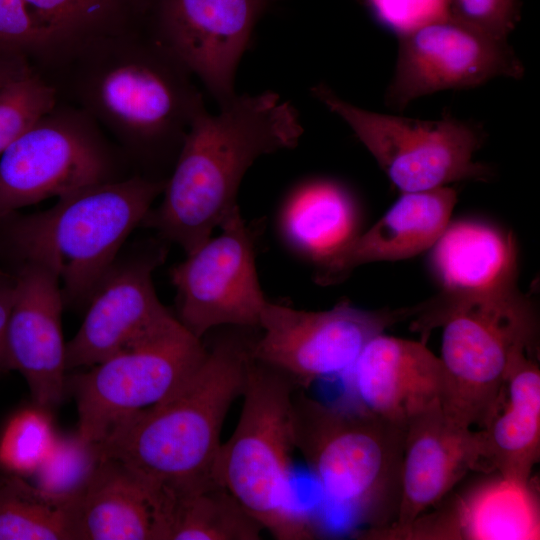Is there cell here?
Instances as JSON below:
<instances>
[{
	"mask_svg": "<svg viewBox=\"0 0 540 540\" xmlns=\"http://www.w3.org/2000/svg\"><path fill=\"white\" fill-rule=\"evenodd\" d=\"M0 540H75L72 503H61L24 477L0 472Z\"/></svg>",
	"mask_w": 540,
	"mask_h": 540,
	"instance_id": "cell-27",
	"label": "cell"
},
{
	"mask_svg": "<svg viewBox=\"0 0 540 540\" xmlns=\"http://www.w3.org/2000/svg\"><path fill=\"white\" fill-rule=\"evenodd\" d=\"M526 351L512 355L505 382L508 399L478 431L481 462L522 485L532 481L540 459V371Z\"/></svg>",
	"mask_w": 540,
	"mask_h": 540,
	"instance_id": "cell-23",
	"label": "cell"
},
{
	"mask_svg": "<svg viewBox=\"0 0 540 540\" xmlns=\"http://www.w3.org/2000/svg\"><path fill=\"white\" fill-rule=\"evenodd\" d=\"M523 75L524 66L506 39L450 17L398 37L395 71L384 100L391 109L403 111L428 94Z\"/></svg>",
	"mask_w": 540,
	"mask_h": 540,
	"instance_id": "cell-14",
	"label": "cell"
},
{
	"mask_svg": "<svg viewBox=\"0 0 540 540\" xmlns=\"http://www.w3.org/2000/svg\"><path fill=\"white\" fill-rule=\"evenodd\" d=\"M126 155L134 174L169 176L204 106L188 68L145 30L98 37L39 74Z\"/></svg>",
	"mask_w": 540,
	"mask_h": 540,
	"instance_id": "cell-1",
	"label": "cell"
},
{
	"mask_svg": "<svg viewBox=\"0 0 540 540\" xmlns=\"http://www.w3.org/2000/svg\"><path fill=\"white\" fill-rule=\"evenodd\" d=\"M456 201L448 186L402 193L371 228L316 262L315 281L335 284L364 264L402 260L431 248L449 224Z\"/></svg>",
	"mask_w": 540,
	"mask_h": 540,
	"instance_id": "cell-20",
	"label": "cell"
},
{
	"mask_svg": "<svg viewBox=\"0 0 540 540\" xmlns=\"http://www.w3.org/2000/svg\"><path fill=\"white\" fill-rule=\"evenodd\" d=\"M219 228L170 271L178 320L199 339L219 327L259 328L268 301L256 269L259 223H246L238 210Z\"/></svg>",
	"mask_w": 540,
	"mask_h": 540,
	"instance_id": "cell-12",
	"label": "cell"
},
{
	"mask_svg": "<svg viewBox=\"0 0 540 540\" xmlns=\"http://www.w3.org/2000/svg\"><path fill=\"white\" fill-rule=\"evenodd\" d=\"M46 43L42 72L92 39L146 30L156 0H23ZM147 31V30H146Z\"/></svg>",
	"mask_w": 540,
	"mask_h": 540,
	"instance_id": "cell-24",
	"label": "cell"
},
{
	"mask_svg": "<svg viewBox=\"0 0 540 540\" xmlns=\"http://www.w3.org/2000/svg\"><path fill=\"white\" fill-rule=\"evenodd\" d=\"M72 516L75 540H158L156 492L112 458H101Z\"/></svg>",
	"mask_w": 540,
	"mask_h": 540,
	"instance_id": "cell-21",
	"label": "cell"
},
{
	"mask_svg": "<svg viewBox=\"0 0 540 540\" xmlns=\"http://www.w3.org/2000/svg\"><path fill=\"white\" fill-rule=\"evenodd\" d=\"M10 371L5 344L0 341V373L5 374Z\"/></svg>",
	"mask_w": 540,
	"mask_h": 540,
	"instance_id": "cell-35",
	"label": "cell"
},
{
	"mask_svg": "<svg viewBox=\"0 0 540 540\" xmlns=\"http://www.w3.org/2000/svg\"><path fill=\"white\" fill-rule=\"evenodd\" d=\"M424 303L397 310H365L346 301L324 311L265 304L251 355L289 376L298 389L340 374L366 344L395 323L418 314Z\"/></svg>",
	"mask_w": 540,
	"mask_h": 540,
	"instance_id": "cell-11",
	"label": "cell"
},
{
	"mask_svg": "<svg viewBox=\"0 0 540 540\" xmlns=\"http://www.w3.org/2000/svg\"><path fill=\"white\" fill-rule=\"evenodd\" d=\"M165 182L132 174L59 197L44 211L0 218V259L11 267L27 261L47 266L65 305L86 306Z\"/></svg>",
	"mask_w": 540,
	"mask_h": 540,
	"instance_id": "cell-4",
	"label": "cell"
},
{
	"mask_svg": "<svg viewBox=\"0 0 540 540\" xmlns=\"http://www.w3.org/2000/svg\"><path fill=\"white\" fill-rule=\"evenodd\" d=\"M312 95L343 119L402 192L427 191L461 180H487L489 166L474 160L484 131L470 120H421L359 108L319 83Z\"/></svg>",
	"mask_w": 540,
	"mask_h": 540,
	"instance_id": "cell-9",
	"label": "cell"
},
{
	"mask_svg": "<svg viewBox=\"0 0 540 540\" xmlns=\"http://www.w3.org/2000/svg\"><path fill=\"white\" fill-rule=\"evenodd\" d=\"M0 48L25 56L34 71L44 61V35L23 0H0Z\"/></svg>",
	"mask_w": 540,
	"mask_h": 540,
	"instance_id": "cell-32",
	"label": "cell"
},
{
	"mask_svg": "<svg viewBox=\"0 0 540 540\" xmlns=\"http://www.w3.org/2000/svg\"><path fill=\"white\" fill-rule=\"evenodd\" d=\"M58 102L57 94L38 73L0 89V155Z\"/></svg>",
	"mask_w": 540,
	"mask_h": 540,
	"instance_id": "cell-30",
	"label": "cell"
},
{
	"mask_svg": "<svg viewBox=\"0 0 540 540\" xmlns=\"http://www.w3.org/2000/svg\"><path fill=\"white\" fill-rule=\"evenodd\" d=\"M277 0H157L147 32L200 79L218 103L237 95L234 78L254 27Z\"/></svg>",
	"mask_w": 540,
	"mask_h": 540,
	"instance_id": "cell-15",
	"label": "cell"
},
{
	"mask_svg": "<svg viewBox=\"0 0 540 540\" xmlns=\"http://www.w3.org/2000/svg\"><path fill=\"white\" fill-rule=\"evenodd\" d=\"M33 72L35 71L25 56L9 49L0 48V89Z\"/></svg>",
	"mask_w": 540,
	"mask_h": 540,
	"instance_id": "cell-34",
	"label": "cell"
},
{
	"mask_svg": "<svg viewBox=\"0 0 540 540\" xmlns=\"http://www.w3.org/2000/svg\"><path fill=\"white\" fill-rule=\"evenodd\" d=\"M374 21L397 37L451 17L449 0H357Z\"/></svg>",
	"mask_w": 540,
	"mask_h": 540,
	"instance_id": "cell-31",
	"label": "cell"
},
{
	"mask_svg": "<svg viewBox=\"0 0 540 540\" xmlns=\"http://www.w3.org/2000/svg\"><path fill=\"white\" fill-rule=\"evenodd\" d=\"M165 256L161 239L116 259L88 300L78 331L66 343L67 370L89 368L181 324L159 300L153 284V272Z\"/></svg>",
	"mask_w": 540,
	"mask_h": 540,
	"instance_id": "cell-13",
	"label": "cell"
},
{
	"mask_svg": "<svg viewBox=\"0 0 540 540\" xmlns=\"http://www.w3.org/2000/svg\"><path fill=\"white\" fill-rule=\"evenodd\" d=\"M349 371L350 405L380 418L406 425L441 403L443 364L423 343L379 334Z\"/></svg>",
	"mask_w": 540,
	"mask_h": 540,
	"instance_id": "cell-18",
	"label": "cell"
},
{
	"mask_svg": "<svg viewBox=\"0 0 540 540\" xmlns=\"http://www.w3.org/2000/svg\"><path fill=\"white\" fill-rule=\"evenodd\" d=\"M298 389L279 369L251 354L242 409L231 437L221 445L217 481L277 540H309L310 518L295 504L291 490V409Z\"/></svg>",
	"mask_w": 540,
	"mask_h": 540,
	"instance_id": "cell-6",
	"label": "cell"
},
{
	"mask_svg": "<svg viewBox=\"0 0 540 540\" xmlns=\"http://www.w3.org/2000/svg\"><path fill=\"white\" fill-rule=\"evenodd\" d=\"M3 374L0 373V377L2 376Z\"/></svg>",
	"mask_w": 540,
	"mask_h": 540,
	"instance_id": "cell-36",
	"label": "cell"
},
{
	"mask_svg": "<svg viewBox=\"0 0 540 540\" xmlns=\"http://www.w3.org/2000/svg\"><path fill=\"white\" fill-rule=\"evenodd\" d=\"M262 524L224 486L159 494L158 540H258Z\"/></svg>",
	"mask_w": 540,
	"mask_h": 540,
	"instance_id": "cell-26",
	"label": "cell"
},
{
	"mask_svg": "<svg viewBox=\"0 0 540 540\" xmlns=\"http://www.w3.org/2000/svg\"><path fill=\"white\" fill-rule=\"evenodd\" d=\"M419 315L417 329L443 327L444 412L461 425L483 427L502 404L512 355L535 340L530 300L514 285L457 301L433 299Z\"/></svg>",
	"mask_w": 540,
	"mask_h": 540,
	"instance_id": "cell-7",
	"label": "cell"
},
{
	"mask_svg": "<svg viewBox=\"0 0 540 540\" xmlns=\"http://www.w3.org/2000/svg\"><path fill=\"white\" fill-rule=\"evenodd\" d=\"M56 437L50 410L33 404L18 411L0 434V471L21 477L32 476Z\"/></svg>",
	"mask_w": 540,
	"mask_h": 540,
	"instance_id": "cell-29",
	"label": "cell"
},
{
	"mask_svg": "<svg viewBox=\"0 0 540 540\" xmlns=\"http://www.w3.org/2000/svg\"><path fill=\"white\" fill-rule=\"evenodd\" d=\"M132 174L126 155L91 116L58 101L0 155V218Z\"/></svg>",
	"mask_w": 540,
	"mask_h": 540,
	"instance_id": "cell-8",
	"label": "cell"
},
{
	"mask_svg": "<svg viewBox=\"0 0 540 540\" xmlns=\"http://www.w3.org/2000/svg\"><path fill=\"white\" fill-rule=\"evenodd\" d=\"M356 225L357 207L350 192L325 179L298 186L280 216L287 245L315 263L356 235Z\"/></svg>",
	"mask_w": 540,
	"mask_h": 540,
	"instance_id": "cell-25",
	"label": "cell"
},
{
	"mask_svg": "<svg viewBox=\"0 0 540 540\" xmlns=\"http://www.w3.org/2000/svg\"><path fill=\"white\" fill-rule=\"evenodd\" d=\"M432 248V269L444 291L437 301L479 297L516 285L513 238L490 225L449 223Z\"/></svg>",
	"mask_w": 540,
	"mask_h": 540,
	"instance_id": "cell-22",
	"label": "cell"
},
{
	"mask_svg": "<svg viewBox=\"0 0 540 540\" xmlns=\"http://www.w3.org/2000/svg\"><path fill=\"white\" fill-rule=\"evenodd\" d=\"M207 353L182 324L126 348L71 379L79 435L100 443L120 420L178 390Z\"/></svg>",
	"mask_w": 540,
	"mask_h": 540,
	"instance_id": "cell-10",
	"label": "cell"
},
{
	"mask_svg": "<svg viewBox=\"0 0 540 540\" xmlns=\"http://www.w3.org/2000/svg\"><path fill=\"white\" fill-rule=\"evenodd\" d=\"M291 423L295 450L325 494L368 527L358 536L395 522L406 425L323 403L303 389L293 395Z\"/></svg>",
	"mask_w": 540,
	"mask_h": 540,
	"instance_id": "cell-5",
	"label": "cell"
},
{
	"mask_svg": "<svg viewBox=\"0 0 540 540\" xmlns=\"http://www.w3.org/2000/svg\"><path fill=\"white\" fill-rule=\"evenodd\" d=\"M302 133L296 109L273 91L236 95L216 115L204 108L185 136L161 202L141 225L186 255L193 252L240 210L238 190L251 165L294 148Z\"/></svg>",
	"mask_w": 540,
	"mask_h": 540,
	"instance_id": "cell-3",
	"label": "cell"
},
{
	"mask_svg": "<svg viewBox=\"0 0 540 540\" xmlns=\"http://www.w3.org/2000/svg\"><path fill=\"white\" fill-rule=\"evenodd\" d=\"M437 505L436 511L421 514L404 528L402 538L535 540L540 536L539 497L532 481L522 485L497 473Z\"/></svg>",
	"mask_w": 540,
	"mask_h": 540,
	"instance_id": "cell-19",
	"label": "cell"
},
{
	"mask_svg": "<svg viewBox=\"0 0 540 540\" xmlns=\"http://www.w3.org/2000/svg\"><path fill=\"white\" fill-rule=\"evenodd\" d=\"M193 375L164 400L117 422L99 443L152 490L181 495L214 485L222 427L241 397L255 328L229 327Z\"/></svg>",
	"mask_w": 540,
	"mask_h": 540,
	"instance_id": "cell-2",
	"label": "cell"
},
{
	"mask_svg": "<svg viewBox=\"0 0 540 540\" xmlns=\"http://www.w3.org/2000/svg\"><path fill=\"white\" fill-rule=\"evenodd\" d=\"M481 463L480 438L459 424L436 402L406 423L401 470V497L395 522L361 535L377 539L403 529L443 501L456 484Z\"/></svg>",
	"mask_w": 540,
	"mask_h": 540,
	"instance_id": "cell-17",
	"label": "cell"
},
{
	"mask_svg": "<svg viewBox=\"0 0 540 540\" xmlns=\"http://www.w3.org/2000/svg\"><path fill=\"white\" fill-rule=\"evenodd\" d=\"M10 271L15 297L5 334L9 367L24 377L33 404L51 410L62 400L67 382L60 282L50 268L34 261Z\"/></svg>",
	"mask_w": 540,
	"mask_h": 540,
	"instance_id": "cell-16",
	"label": "cell"
},
{
	"mask_svg": "<svg viewBox=\"0 0 540 540\" xmlns=\"http://www.w3.org/2000/svg\"><path fill=\"white\" fill-rule=\"evenodd\" d=\"M102 458L100 445L82 438L76 431L57 435L50 451L32 475L34 485L61 503H73L82 493Z\"/></svg>",
	"mask_w": 540,
	"mask_h": 540,
	"instance_id": "cell-28",
	"label": "cell"
},
{
	"mask_svg": "<svg viewBox=\"0 0 540 540\" xmlns=\"http://www.w3.org/2000/svg\"><path fill=\"white\" fill-rule=\"evenodd\" d=\"M451 17L497 39H506L521 19V0H449Z\"/></svg>",
	"mask_w": 540,
	"mask_h": 540,
	"instance_id": "cell-33",
	"label": "cell"
}]
</instances>
